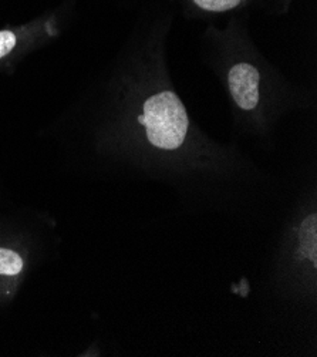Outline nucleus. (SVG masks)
<instances>
[{
	"label": "nucleus",
	"mask_w": 317,
	"mask_h": 357,
	"mask_svg": "<svg viewBox=\"0 0 317 357\" xmlns=\"http://www.w3.org/2000/svg\"><path fill=\"white\" fill-rule=\"evenodd\" d=\"M269 284L284 303L317 309V184H306L295 197L275 245Z\"/></svg>",
	"instance_id": "nucleus-1"
},
{
	"label": "nucleus",
	"mask_w": 317,
	"mask_h": 357,
	"mask_svg": "<svg viewBox=\"0 0 317 357\" xmlns=\"http://www.w3.org/2000/svg\"><path fill=\"white\" fill-rule=\"evenodd\" d=\"M40 239L13 218H0V305H10L39 262Z\"/></svg>",
	"instance_id": "nucleus-2"
},
{
	"label": "nucleus",
	"mask_w": 317,
	"mask_h": 357,
	"mask_svg": "<svg viewBox=\"0 0 317 357\" xmlns=\"http://www.w3.org/2000/svg\"><path fill=\"white\" fill-rule=\"evenodd\" d=\"M225 70V83L236 109L252 120L265 109V75L252 60L238 57Z\"/></svg>",
	"instance_id": "nucleus-3"
},
{
	"label": "nucleus",
	"mask_w": 317,
	"mask_h": 357,
	"mask_svg": "<svg viewBox=\"0 0 317 357\" xmlns=\"http://www.w3.org/2000/svg\"><path fill=\"white\" fill-rule=\"evenodd\" d=\"M57 34V27L53 20L24 29H3L0 30V70L12 63L19 53H24L43 38H53Z\"/></svg>",
	"instance_id": "nucleus-4"
},
{
	"label": "nucleus",
	"mask_w": 317,
	"mask_h": 357,
	"mask_svg": "<svg viewBox=\"0 0 317 357\" xmlns=\"http://www.w3.org/2000/svg\"><path fill=\"white\" fill-rule=\"evenodd\" d=\"M194 2L206 12H226L239 6L243 0H194Z\"/></svg>",
	"instance_id": "nucleus-5"
}]
</instances>
